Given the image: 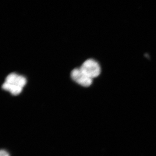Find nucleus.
<instances>
[{
  "instance_id": "nucleus-1",
  "label": "nucleus",
  "mask_w": 156,
  "mask_h": 156,
  "mask_svg": "<svg viewBox=\"0 0 156 156\" xmlns=\"http://www.w3.org/2000/svg\"><path fill=\"white\" fill-rule=\"evenodd\" d=\"M80 69L85 74L92 79L97 77L101 73L100 65L93 59H87L84 62Z\"/></svg>"
},
{
  "instance_id": "nucleus-2",
  "label": "nucleus",
  "mask_w": 156,
  "mask_h": 156,
  "mask_svg": "<svg viewBox=\"0 0 156 156\" xmlns=\"http://www.w3.org/2000/svg\"><path fill=\"white\" fill-rule=\"evenodd\" d=\"M71 76L75 82L84 87L91 86L93 81V79L85 74L80 68L73 69L71 73Z\"/></svg>"
},
{
  "instance_id": "nucleus-3",
  "label": "nucleus",
  "mask_w": 156,
  "mask_h": 156,
  "mask_svg": "<svg viewBox=\"0 0 156 156\" xmlns=\"http://www.w3.org/2000/svg\"><path fill=\"white\" fill-rule=\"evenodd\" d=\"M5 82L23 88L27 83V80L24 76L12 73L7 76Z\"/></svg>"
},
{
  "instance_id": "nucleus-4",
  "label": "nucleus",
  "mask_w": 156,
  "mask_h": 156,
  "mask_svg": "<svg viewBox=\"0 0 156 156\" xmlns=\"http://www.w3.org/2000/svg\"><path fill=\"white\" fill-rule=\"evenodd\" d=\"M2 88L4 90L11 92V94L14 95H17L22 92L23 88L15 86L13 84L8 83L5 82L2 86Z\"/></svg>"
},
{
  "instance_id": "nucleus-5",
  "label": "nucleus",
  "mask_w": 156,
  "mask_h": 156,
  "mask_svg": "<svg viewBox=\"0 0 156 156\" xmlns=\"http://www.w3.org/2000/svg\"><path fill=\"white\" fill-rule=\"evenodd\" d=\"M0 156H10L7 151L5 150H1L0 152Z\"/></svg>"
}]
</instances>
